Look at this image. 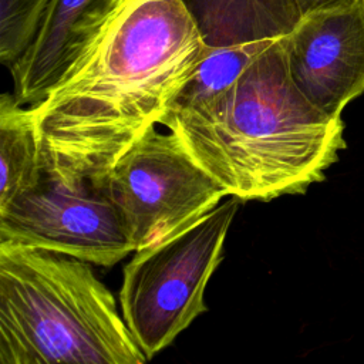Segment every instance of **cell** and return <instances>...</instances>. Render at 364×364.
Masks as SVG:
<instances>
[{
	"label": "cell",
	"mask_w": 364,
	"mask_h": 364,
	"mask_svg": "<svg viewBox=\"0 0 364 364\" xmlns=\"http://www.w3.org/2000/svg\"><path fill=\"white\" fill-rule=\"evenodd\" d=\"M240 202L228 196L172 237L135 250L124 266L121 314L148 360L206 311L205 290Z\"/></svg>",
	"instance_id": "277c9868"
},
{
	"label": "cell",
	"mask_w": 364,
	"mask_h": 364,
	"mask_svg": "<svg viewBox=\"0 0 364 364\" xmlns=\"http://www.w3.org/2000/svg\"><path fill=\"white\" fill-rule=\"evenodd\" d=\"M208 47L287 36L303 14L294 0H182Z\"/></svg>",
	"instance_id": "9c48e42d"
},
{
	"label": "cell",
	"mask_w": 364,
	"mask_h": 364,
	"mask_svg": "<svg viewBox=\"0 0 364 364\" xmlns=\"http://www.w3.org/2000/svg\"><path fill=\"white\" fill-rule=\"evenodd\" d=\"M283 41L296 87L320 111L341 118L364 92V0L304 14Z\"/></svg>",
	"instance_id": "52a82bcc"
},
{
	"label": "cell",
	"mask_w": 364,
	"mask_h": 364,
	"mask_svg": "<svg viewBox=\"0 0 364 364\" xmlns=\"http://www.w3.org/2000/svg\"><path fill=\"white\" fill-rule=\"evenodd\" d=\"M206 50L182 0H119L74 65L31 105L46 173L97 183L161 125Z\"/></svg>",
	"instance_id": "6da1fadb"
},
{
	"label": "cell",
	"mask_w": 364,
	"mask_h": 364,
	"mask_svg": "<svg viewBox=\"0 0 364 364\" xmlns=\"http://www.w3.org/2000/svg\"><path fill=\"white\" fill-rule=\"evenodd\" d=\"M94 264L0 242V364H142Z\"/></svg>",
	"instance_id": "3957f363"
},
{
	"label": "cell",
	"mask_w": 364,
	"mask_h": 364,
	"mask_svg": "<svg viewBox=\"0 0 364 364\" xmlns=\"http://www.w3.org/2000/svg\"><path fill=\"white\" fill-rule=\"evenodd\" d=\"M119 0H53L27 51L9 67L13 95L40 104L97 37Z\"/></svg>",
	"instance_id": "ba28073f"
},
{
	"label": "cell",
	"mask_w": 364,
	"mask_h": 364,
	"mask_svg": "<svg viewBox=\"0 0 364 364\" xmlns=\"http://www.w3.org/2000/svg\"><path fill=\"white\" fill-rule=\"evenodd\" d=\"M294 1L299 7L300 13L304 16V14H309V13H313V11L348 4V3H353L355 0H294Z\"/></svg>",
	"instance_id": "4fadbf2b"
},
{
	"label": "cell",
	"mask_w": 364,
	"mask_h": 364,
	"mask_svg": "<svg viewBox=\"0 0 364 364\" xmlns=\"http://www.w3.org/2000/svg\"><path fill=\"white\" fill-rule=\"evenodd\" d=\"M46 176L31 107L13 92L0 97V209L34 189Z\"/></svg>",
	"instance_id": "30bf717a"
},
{
	"label": "cell",
	"mask_w": 364,
	"mask_h": 364,
	"mask_svg": "<svg viewBox=\"0 0 364 364\" xmlns=\"http://www.w3.org/2000/svg\"><path fill=\"white\" fill-rule=\"evenodd\" d=\"M53 0H0V61L11 67L34 41Z\"/></svg>",
	"instance_id": "7c38bea8"
},
{
	"label": "cell",
	"mask_w": 364,
	"mask_h": 364,
	"mask_svg": "<svg viewBox=\"0 0 364 364\" xmlns=\"http://www.w3.org/2000/svg\"><path fill=\"white\" fill-rule=\"evenodd\" d=\"M161 125L242 202L301 195L346 149L341 118L314 107L291 80L284 41H272L218 95L169 108Z\"/></svg>",
	"instance_id": "7a4b0ae2"
},
{
	"label": "cell",
	"mask_w": 364,
	"mask_h": 364,
	"mask_svg": "<svg viewBox=\"0 0 364 364\" xmlns=\"http://www.w3.org/2000/svg\"><path fill=\"white\" fill-rule=\"evenodd\" d=\"M274 40L229 47H208L193 74L185 82L171 108L200 104L229 88L249 64Z\"/></svg>",
	"instance_id": "8fae6325"
},
{
	"label": "cell",
	"mask_w": 364,
	"mask_h": 364,
	"mask_svg": "<svg viewBox=\"0 0 364 364\" xmlns=\"http://www.w3.org/2000/svg\"><path fill=\"white\" fill-rule=\"evenodd\" d=\"M135 250L164 242L216 208L228 191L168 129H146L97 182Z\"/></svg>",
	"instance_id": "5b68a950"
},
{
	"label": "cell",
	"mask_w": 364,
	"mask_h": 364,
	"mask_svg": "<svg viewBox=\"0 0 364 364\" xmlns=\"http://www.w3.org/2000/svg\"><path fill=\"white\" fill-rule=\"evenodd\" d=\"M0 242L20 243L111 267L135 252L117 209L92 182L46 173L0 209Z\"/></svg>",
	"instance_id": "8992f818"
}]
</instances>
